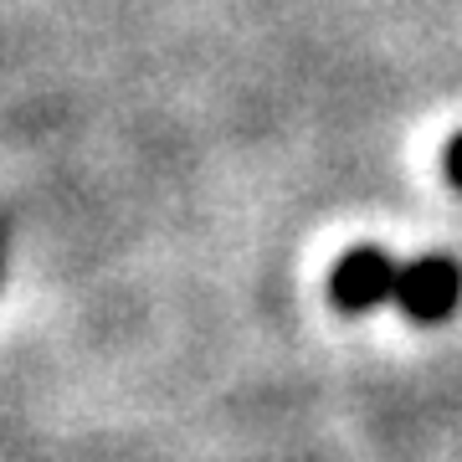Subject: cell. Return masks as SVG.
Masks as SVG:
<instances>
[{"mask_svg":"<svg viewBox=\"0 0 462 462\" xmlns=\"http://www.w3.org/2000/svg\"><path fill=\"white\" fill-rule=\"evenodd\" d=\"M401 273H406V263H396L385 247H355L329 273V293L345 314H375L385 303H396Z\"/></svg>","mask_w":462,"mask_h":462,"instance_id":"6da1fadb","label":"cell"},{"mask_svg":"<svg viewBox=\"0 0 462 462\" xmlns=\"http://www.w3.org/2000/svg\"><path fill=\"white\" fill-rule=\"evenodd\" d=\"M462 303V263L442 257V252H427L406 263L401 273V293H396V309L416 324H442V319L457 314Z\"/></svg>","mask_w":462,"mask_h":462,"instance_id":"7a4b0ae2","label":"cell"},{"mask_svg":"<svg viewBox=\"0 0 462 462\" xmlns=\"http://www.w3.org/2000/svg\"><path fill=\"white\" fill-rule=\"evenodd\" d=\"M442 165H447V180L462 190V134L452 139V144H447V160H442Z\"/></svg>","mask_w":462,"mask_h":462,"instance_id":"3957f363","label":"cell"}]
</instances>
